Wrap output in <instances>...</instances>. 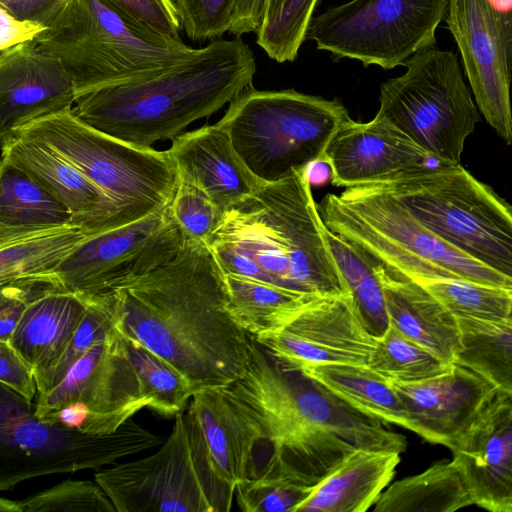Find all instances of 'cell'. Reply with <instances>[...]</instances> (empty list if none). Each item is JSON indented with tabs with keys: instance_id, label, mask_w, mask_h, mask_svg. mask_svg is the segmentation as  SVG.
<instances>
[{
	"instance_id": "cell-47",
	"label": "cell",
	"mask_w": 512,
	"mask_h": 512,
	"mask_svg": "<svg viewBox=\"0 0 512 512\" xmlns=\"http://www.w3.org/2000/svg\"><path fill=\"white\" fill-rule=\"evenodd\" d=\"M66 0H0V7L15 18L47 25Z\"/></svg>"
},
{
	"instance_id": "cell-38",
	"label": "cell",
	"mask_w": 512,
	"mask_h": 512,
	"mask_svg": "<svg viewBox=\"0 0 512 512\" xmlns=\"http://www.w3.org/2000/svg\"><path fill=\"white\" fill-rule=\"evenodd\" d=\"M319 0H283L276 13L261 24L256 43L274 61L293 62Z\"/></svg>"
},
{
	"instance_id": "cell-48",
	"label": "cell",
	"mask_w": 512,
	"mask_h": 512,
	"mask_svg": "<svg viewBox=\"0 0 512 512\" xmlns=\"http://www.w3.org/2000/svg\"><path fill=\"white\" fill-rule=\"evenodd\" d=\"M45 27L36 22L17 19L0 7V53L34 40Z\"/></svg>"
},
{
	"instance_id": "cell-27",
	"label": "cell",
	"mask_w": 512,
	"mask_h": 512,
	"mask_svg": "<svg viewBox=\"0 0 512 512\" xmlns=\"http://www.w3.org/2000/svg\"><path fill=\"white\" fill-rule=\"evenodd\" d=\"M89 235L74 224H0V285L20 281L43 283L45 274Z\"/></svg>"
},
{
	"instance_id": "cell-42",
	"label": "cell",
	"mask_w": 512,
	"mask_h": 512,
	"mask_svg": "<svg viewBox=\"0 0 512 512\" xmlns=\"http://www.w3.org/2000/svg\"><path fill=\"white\" fill-rule=\"evenodd\" d=\"M313 489L283 480H248L237 484L235 498L244 512H296Z\"/></svg>"
},
{
	"instance_id": "cell-46",
	"label": "cell",
	"mask_w": 512,
	"mask_h": 512,
	"mask_svg": "<svg viewBox=\"0 0 512 512\" xmlns=\"http://www.w3.org/2000/svg\"><path fill=\"white\" fill-rule=\"evenodd\" d=\"M0 382L34 400L37 387L33 371L9 341L0 340Z\"/></svg>"
},
{
	"instance_id": "cell-18",
	"label": "cell",
	"mask_w": 512,
	"mask_h": 512,
	"mask_svg": "<svg viewBox=\"0 0 512 512\" xmlns=\"http://www.w3.org/2000/svg\"><path fill=\"white\" fill-rule=\"evenodd\" d=\"M472 503L512 511V394L497 392L450 448Z\"/></svg>"
},
{
	"instance_id": "cell-5",
	"label": "cell",
	"mask_w": 512,
	"mask_h": 512,
	"mask_svg": "<svg viewBox=\"0 0 512 512\" xmlns=\"http://www.w3.org/2000/svg\"><path fill=\"white\" fill-rule=\"evenodd\" d=\"M33 41L59 60L76 98L156 74L198 49L140 25L102 0H66Z\"/></svg>"
},
{
	"instance_id": "cell-39",
	"label": "cell",
	"mask_w": 512,
	"mask_h": 512,
	"mask_svg": "<svg viewBox=\"0 0 512 512\" xmlns=\"http://www.w3.org/2000/svg\"><path fill=\"white\" fill-rule=\"evenodd\" d=\"M84 297V316L53 369L37 386V394L47 392L56 386L75 362L115 326V316L108 292Z\"/></svg>"
},
{
	"instance_id": "cell-31",
	"label": "cell",
	"mask_w": 512,
	"mask_h": 512,
	"mask_svg": "<svg viewBox=\"0 0 512 512\" xmlns=\"http://www.w3.org/2000/svg\"><path fill=\"white\" fill-rule=\"evenodd\" d=\"M224 280L229 311L251 336L277 331L293 314L317 297L239 275L224 274Z\"/></svg>"
},
{
	"instance_id": "cell-11",
	"label": "cell",
	"mask_w": 512,
	"mask_h": 512,
	"mask_svg": "<svg viewBox=\"0 0 512 512\" xmlns=\"http://www.w3.org/2000/svg\"><path fill=\"white\" fill-rule=\"evenodd\" d=\"M94 481L116 512H228L235 499L184 411L155 453L97 471Z\"/></svg>"
},
{
	"instance_id": "cell-9",
	"label": "cell",
	"mask_w": 512,
	"mask_h": 512,
	"mask_svg": "<svg viewBox=\"0 0 512 512\" xmlns=\"http://www.w3.org/2000/svg\"><path fill=\"white\" fill-rule=\"evenodd\" d=\"M439 239L512 277V209L460 164L438 163L372 184Z\"/></svg>"
},
{
	"instance_id": "cell-8",
	"label": "cell",
	"mask_w": 512,
	"mask_h": 512,
	"mask_svg": "<svg viewBox=\"0 0 512 512\" xmlns=\"http://www.w3.org/2000/svg\"><path fill=\"white\" fill-rule=\"evenodd\" d=\"M14 135L56 152L111 201V228L167 207L178 185L166 151L139 147L82 122L72 108L34 120Z\"/></svg>"
},
{
	"instance_id": "cell-16",
	"label": "cell",
	"mask_w": 512,
	"mask_h": 512,
	"mask_svg": "<svg viewBox=\"0 0 512 512\" xmlns=\"http://www.w3.org/2000/svg\"><path fill=\"white\" fill-rule=\"evenodd\" d=\"M443 20L479 112L511 145L512 0H446Z\"/></svg>"
},
{
	"instance_id": "cell-25",
	"label": "cell",
	"mask_w": 512,
	"mask_h": 512,
	"mask_svg": "<svg viewBox=\"0 0 512 512\" xmlns=\"http://www.w3.org/2000/svg\"><path fill=\"white\" fill-rule=\"evenodd\" d=\"M85 310L84 296L51 286L29 301L9 342L31 367L36 387L70 343Z\"/></svg>"
},
{
	"instance_id": "cell-6",
	"label": "cell",
	"mask_w": 512,
	"mask_h": 512,
	"mask_svg": "<svg viewBox=\"0 0 512 512\" xmlns=\"http://www.w3.org/2000/svg\"><path fill=\"white\" fill-rule=\"evenodd\" d=\"M317 210L334 234L410 278L456 277L512 289V277L439 239L398 200L375 185L328 193Z\"/></svg>"
},
{
	"instance_id": "cell-33",
	"label": "cell",
	"mask_w": 512,
	"mask_h": 512,
	"mask_svg": "<svg viewBox=\"0 0 512 512\" xmlns=\"http://www.w3.org/2000/svg\"><path fill=\"white\" fill-rule=\"evenodd\" d=\"M196 427L211 465L221 482L235 494L238 463L228 408L218 388L194 393L186 412Z\"/></svg>"
},
{
	"instance_id": "cell-41",
	"label": "cell",
	"mask_w": 512,
	"mask_h": 512,
	"mask_svg": "<svg viewBox=\"0 0 512 512\" xmlns=\"http://www.w3.org/2000/svg\"><path fill=\"white\" fill-rule=\"evenodd\" d=\"M168 207L185 241L208 243L223 215L203 190L179 182Z\"/></svg>"
},
{
	"instance_id": "cell-10",
	"label": "cell",
	"mask_w": 512,
	"mask_h": 512,
	"mask_svg": "<svg viewBox=\"0 0 512 512\" xmlns=\"http://www.w3.org/2000/svg\"><path fill=\"white\" fill-rule=\"evenodd\" d=\"M163 441L132 419L104 435L44 423L33 400L0 382V491L45 475L97 470Z\"/></svg>"
},
{
	"instance_id": "cell-23",
	"label": "cell",
	"mask_w": 512,
	"mask_h": 512,
	"mask_svg": "<svg viewBox=\"0 0 512 512\" xmlns=\"http://www.w3.org/2000/svg\"><path fill=\"white\" fill-rule=\"evenodd\" d=\"M178 182L203 190L224 213L260 184L219 125L181 133L167 150Z\"/></svg>"
},
{
	"instance_id": "cell-12",
	"label": "cell",
	"mask_w": 512,
	"mask_h": 512,
	"mask_svg": "<svg viewBox=\"0 0 512 512\" xmlns=\"http://www.w3.org/2000/svg\"><path fill=\"white\" fill-rule=\"evenodd\" d=\"M402 66V75L381 84L377 113L435 159L460 164L465 141L481 117L458 56L431 46Z\"/></svg>"
},
{
	"instance_id": "cell-37",
	"label": "cell",
	"mask_w": 512,
	"mask_h": 512,
	"mask_svg": "<svg viewBox=\"0 0 512 512\" xmlns=\"http://www.w3.org/2000/svg\"><path fill=\"white\" fill-rule=\"evenodd\" d=\"M126 343L146 408L166 418L183 412L194 394L188 381L145 347L128 339Z\"/></svg>"
},
{
	"instance_id": "cell-45",
	"label": "cell",
	"mask_w": 512,
	"mask_h": 512,
	"mask_svg": "<svg viewBox=\"0 0 512 512\" xmlns=\"http://www.w3.org/2000/svg\"><path fill=\"white\" fill-rule=\"evenodd\" d=\"M47 286L35 281H20L7 287L0 298V340H10L29 301Z\"/></svg>"
},
{
	"instance_id": "cell-43",
	"label": "cell",
	"mask_w": 512,
	"mask_h": 512,
	"mask_svg": "<svg viewBox=\"0 0 512 512\" xmlns=\"http://www.w3.org/2000/svg\"><path fill=\"white\" fill-rule=\"evenodd\" d=\"M237 0H175L181 30L202 42L221 38L232 25Z\"/></svg>"
},
{
	"instance_id": "cell-50",
	"label": "cell",
	"mask_w": 512,
	"mask_h": 512,
	"mask_svg": "<svg viewBox=\"0 0 512 512\" xmlns=\"http://www.w3.org/2000/svg\"><path fill=\"white\" fill-rule=\"evenodd\" d=\"M310 186H319L331 179V167L326 157L309 163L305 169Z\"/></svg>"
},
{
	"instance_id": "cell-26",
	"label": "cell",
	"mask_w": 512,
	"mask_h": 512,
	"mask_svg": "<svg viewBox=\"0 0 512 512\" xmlns=\"http://www.w3.org/2000/svg\"><path fill=\"white\" fill-rule=\"evenodd\" d=\"M400 453L356 448L314 485L296 512H365L392 481Z\"/></svg>"
},
{
	"instance_id": "cell-3",
	"label": "cell",
	"mask_w": 512,
	"mask_h": 512,
	"mask_svg": "<svg viewBox=\"0 0 512 512\" xmlns=\"http://www.w3.org/2000/svg\"><path fill=\"white\" fill-rule=\"evenodd\" d=\"M255 73L248 44L219 38L156 74L84 94L72 111L102 133L151 147L230 103L252 85Z\"/></svg>"
},
{
	"instance_id": "cell-4",
	"label": "cell",
	"mask_w": 512,
	"mask_h": 512,
	"mask_svg": "<svg viewBox=\"0 0 512 512\" xmlns=\"http://www.w3.org/2000/svg\"><path fill=\"white\" fill-rule=\"evenodd\" d=\"M218 389L234 436L238 483L283 480L314 486L356 449L301 419L285 372L254 338L243 374Z\"/></svg>"
},
{
	"instance_id": "cell-35",
	"label": "cell",
	"mask_w": 512,
	"mask_h": 512,
	"mask_svg": "<svg viewBox=\"0 0 512 512\" xmlns=\"http://www.w3.org/2000/svg\"><path fill=\"white\" fill-rule=\"evenodd\" d=\"M411 279L435 297L455 317L512 320V289L456 277Z\"/></svg>"
},
{
	"instance_id": "cell-17",
	"label": "cell",
	"mask_w": 512,
	"mask_h": 512,
	"mask_svg": "<svg viewBox=\"0 0 512 512\" xmlns=\"http://www.w3.org/2000/svg\"><path fill=\"white\" fill-rule=\"evenodd\" d=\"M252 337L287 372L313 364L367 366L375 345L350 294L317 296L277 331Z\"/></svg>"
},
{
	"instance_id": "cell-29",
	"label": "cell",
	"mask_w": 512,
	"mask_h": 512,
	"mask_svg": "<svg viewBox=\"0 0 512 512\" xmlns=\"http://www.w3.org/2000/svg\"><path fill=\"white\" fill-rule=\"evenodd\" d=\"M472 504L452 461L443 460L392 483L374 504V512H454Z\"/></svg>"
},
{
	"instance_id": "cell-22",
	"label": "cell",
	"mask_w": 512,
	"mask_h": 512,
	"mask_svg": "<svg viewBox=\"0 0 512 512\" xmlns=\"http://www.w3.org/2000/svg\"><path fill=\"white\" fill-rule=\"evenodd\" d=\"M0 158L60 202L69 211L72 224L89 234L110 229L114 216L111 201L56 152L13 135L2 145Z\"/></svg>"
},
{
	"instance_id": "cell-32",
	"label": "cell",
	"mask_w": 512,
	"mask_h": 512,
	"mask_svg": "<svg viewBox=\"0 0 512 512\" xmlns=\"http://www.w3.org/2000/svg\"><path fill=\"white\" fill-rule=\"evenodd\" d=\"M321 232L365 327L375 338L381 336L389 321L375 260L334 234L323 222Z\"/></svg>"
},
{
	"instance_id": "cell-21",
	"label": "cell",
	"mask_w": 512,
	"mask_h": 512,
	"mask_svg": "<svg viewBox=\"0 0 512 512\" xmlns=\"http://www.w3.org/2000/svg\"><path fill=\"white\" fill-rule=\"evenodd\" d=\"M389 382L408 414L411 431L449 449L498 392L482 377L456 364L441 375L418 382Z\"/></svg>"
},
{
	"instance_id": "cell-15",
	"label": "cell",
	"mask_w": 512,
	"mask_h": 512,
	"mask_svg": "<svg viewBox=\"0 0 512 512\" xmlns=\"http://www.w3.org/2000/svg\"><path fill=\"white\" fill-rule=\"evenodd\" d=\"M168 206L87 236L45 274L43 283L81 296L97 295L170 261L185 240Z\"/></svg>"
},
{
	"instance_id": "cell-30",
	"label": "cell",
	"mask_w": 512,
	"mask_h": 512,
	"mask_svg": "<svg viewBox=\"0 0 512 512\" xmlns=\"http://www.w3.org/2000/svg\"><path fill=\"white\" fill-rule=\"evenodd\" d=\"M459 349L454 364L512 394V320L456 317Z\"/></svg>"
},
{
	"instance_id": "cell-13",
	"label": "cell",
	"mask_w": 512,
	"mask_h": 512,
	"mask_svg": "<svg viewBox=\"0 0 512 512\" xmlns=\"http://www.w3.org/2000/svg\"><path fill=\"white\" fill-rule=\"evenodd\" d=\"M446 0H350L313 16L305 40L331 57L393 69L434 46Z\"/></svg>"
},
{
	"instance_id": "cell-19",
	"label": "cell",
	"mask_w": 512,
	"mask_h": 512,
	"mask_svg": "<svg viewBox=\"0 0 512 512\" xmlns=\"http://www.w3.org/2000/svg\"><path fill=\"white\" fill-rule=\"evenodd\" d=\"M325 157L338 187L376 184L440 162L384 116L348 120L330 140Z\"/></svg>"
},
{
	"instance_id": "cell-40",
	"label": "cell",
	"mask_w": 512,
	"mask_h": 512,
	"mask_svg": "<svg viewBox=\"0 0 512 512\" xmlns=\"http://www.w3.org/2000/svg\"><path fill=\"white\" fill-rule=\"evenodd\" d=\"M23 512H116L94 481L67 479L21 501Z\"/></svg>"
},
{
	"instance_id": "cell-53",
	"label": "cell",
	"mask_w": 512,
	"mask_h": 512,
	"mask_svg": "<svg viewBox=\"0 0 512 512\" xmlns=\"http://www.w3.org/2000/svg\"><path fill=\"white\" fill-rule=\"evenodd\" d=\"M11 283L9 284H2L0 285V298L1 296L4 294V292L6 291L7 287L10 285Z\"/></svg>"
},
{
	"instance_id": "cell-34",
	"label": "cell",
	"mask_w": 512,
	"mask_h": 512,
	"mask_svg": "<svg viewBox=\"0 0 512 512\" xmlns=\"http://www.w3.org/2000/svg\"><path fill=\"white\" fill-rule=\"evenodd\" d=\"M0 224L33 227L72 223L69 211L60 202L0 158Z\"/></svg>"
},
{
	"instance_id": "cell-52",
	"label": "cell",
	"mask_w": 512,
	"mask_h": 512,
	"mask_svg": "<svg viewBox=\"0 0 512 512\" xmlns=\"http://www.w3.org/2000/svg\"><path fill=\"white\" fill-rule=\"evenodd\" d=\"M283 0H267L263 22L270 19L279 9Z\"/></svg>"
},
{
	"instance_id": "cell-49",
	"label": "cell",
	"mask_w": 512,
	"mask_h": 512,
	"mask_svg": "<svg viewBox=\"0 0 512 512\" xmlns=\"http://www.w3.org/2000/svg\"><path fill=\"white\" fill-rule=\"evenodd\" d=\"M267 0H237L231 35L241 38L249 33H257L261 27L266 10Z\"/></svg>"
},
{
	"instance_id": "cell-14",
	"label": "cell",
	"mask_w": 512,
	"mask_h": 512,
	"mask_svg": "<svg viewBox=\"0 0 512 512\" xmlns=\"http://www.w3.org/2000/svg\"><path fill=\"white\" fill-rule=\"evenodd\" d=\"M34 400L42 422L89 435L113 433L147 407L126 339L116 325L56 386Z\"/></svg>"
},
{
	"instance_id": "cell-24",
	"label": "cell",
	"mask_w": 512,
	"mask_h": 512,
	"mask_svg": "<svg viewBox=\"0 0 512 512\" xmlns=\"http://www.w3.org/2000/svg\"><path fill=\"white\" fill-rule=\"evenodd\" d=\"M375 262L389 324L443 361L454 364L459 349L456 317L416 281Z\"/></svg>"
},
{
	"instance_id": "cell-28",
	"label": "cell",
	"mask_w": 512,
	"mask_h": 512,
	"mask_svg": "<svg viewBox=\"0 0 512 512\" xmlns=\"http://www.w3.org/2000/svg\"><path fill=\"white\" fill-rule=\"evenodd\" d=\"M360 413L411 430L408 414L388 380L364 365L313 364L296 371Z\"/></svg>"
},
{
	"instance_id": "cell-7",
	"label": "cell",
	"mask_w": 512,
	"mask_h": 512,
	"mask_svg": "<svg viewBox=\"0 0 512 512\" xmlns=\"http://www.w3.org/2000/svg\"><path fill=\"white\" fill-rule=\"evenodd\" d=\"M350 119L337 98L251 85L229 103L216 124L251 174L270 183L325 157L330 140Z\"/></svg>"
},
{
	"instance_id": "cell-51",
	"label": "cell",
	"mask_w": 512,
	"mask_h": 512,
	"mask_svg": "<svg viewBox=\"0 0 512 512\" xmlns=\"http://www.w3.org/2000/svg\"><path fill=\"white\" fill-rule=\"evenodd\" d=\"M0 512H23L21 501L0 497Z\"/></svg>"
},
{
	"instance_id": "cell-2",
	"label": "cell",
	"mask_w": 512,
	"mask_h": 512,
	"mask_svg": "<svg viewBox=\"0 0 512 512\" xmlns=\"http://www.w3.org/2000/svg\"><path fill=\"white\" fill-rule=\"evenodd\" d=\"M321 222L305 170L295 171L229 207L207 245L224 274L316 296L350 294Z\"/></svg>"
},
{
	"instance_id": "cell-1",
	"label": "cell",
	"mask_w": 512,
	"mask_h": 512,
	"mask_svg": "<svg viewBox=\"0 0 512 512\" xmlns=\"http://www.w3.org/2000/svg\"><path fill=\"white\" fill-rule=\"evenodd\" d=\"M108 293L121 334L175 369L194 393L243 374L253 337L229 311L224 274L207 243L185 241L173 259Z\"/></svg>"
},
{
	"instance_id": "cell-44",
	"label": "cell",
	"mask_w": 512,
	"mask_h": 512,
	"mask_svg": "<svg viewBox=\"0 0 512 512\" xmlns=\"http://www.w3.org/2000/svg\"><path fill=\"white\" fill-rule=\"evenodd\" d=\"M140 25L175 40L181 26L172 0H102Z\"/></svg>"
},
{
	"instance_id": "cell-20",
	"label": "cell",
	"mask_w": 512,
	"mask_h": 512,
	"mask_svg": "<svg viewBox=\"0 0 512 512\" xmlns=\"http://www.w3.org/2000/svg\"><path fill=\"white\" fill-rule=\"evenodd\" d=\"M73 84L55 57L34 41L0 53V149L21 127L71 109Z\"/></svg>"
},
{
	"instance_id": "cell-36",
	"label": "cell",
	"mask_w": 512,
	"mask_h": 512,
	"mask_svg": "<svg viewBox=\"0 0 512 512\" xmlns=\"http://www.w3.org/2000/svg\"><path fill=\"white\" fill-rule=\"evenodd\" d=\"M367 366L388 381L413 383L449 371V364L388 324L375 338Z\"/></svg>"
}]
</instances>
